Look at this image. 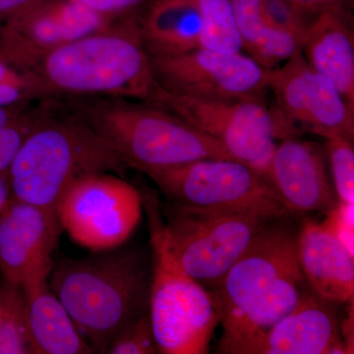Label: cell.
<instances>
[{
	"instance_id": "8992f818",
	"label": "cell",
	"mask_w": 354,
	"mask_h": 354,
	"mask_svg": "<svg viewBox=\"0 0 354 354\" xmlns=\"http://www.w3.org/2000/svg\"><path fill=\"white\" fill-rule=\"evenodd\" d=\"M148 101L220 142L235 160L265 178L276 140L298 133L277 108H269L262 99H202L169 92L157 84Z\"/></svg>"
},
{
	"instance_id": "2e32d148",
	"label": "cell",
	"mask_w": 354,
	"mask_h": 354,
	"mask_svg": "<svg viewBox=\"0 0 354 354\" xmlns=\"http://www.w3.org/2000/svg\"><path fill=\"white\" fill-rule=\"evenodd\" d=\"M297 253L305 281L315 295L334 304L353 301V254L323 223L302 221Z\"/></svg>"
},
{
	"instance_id": "44dd1931",
	"label": "cell",
	"mask_w": 354,
	"mask_h": 354,
	"mask_svg": "<svg viewBox=\"0 0 354 354\" xmlns=\"http://www.w3.org/2000/svg\"><path fill=\"white\" fill-rule=\"evenodd\" d=\"M201 14L200 48L241 53L243 46L230 0H198Z\"/></svg>"
},
{
	"instance_id": "7a4b0ae2",
	"label": "cell",
	"mask_w": 354,
	"mask_h": 354,
	"mask_svg": "<svg viewBox=\"0 0 354 354\" xmlns=\"http://www.w3.org/2000/svg\"><path fill=\"white\" fill-rule=\"evenodd\" d=\"M50 288L94 353L149 313L151 279L146 257L116 248L53 266Z\"/></svg>"
},
{
	"instance_id": "4dcf8cb0",
	"label": "cell",
	"mask_w": 354,
	"mask_h": 354,
	"mask_svg": "<svg viewBox=\"0 0 354 354\" xmlns=\"http://www.w3.org/2000/svg\"><path fill=\"white\" fill-rule=\"evenodd\" d=\"M288 1L304 10V12L317 16L326 9L342 6L344 0H288Z\"/></svg>"
},
{
	"instance_id": "83f0119b",
	"label": "cell",
	"mask_w": 354,
	"mask_h": 354,
	"mask_svg": "<svg viewBox=\"0 0 354 354\" xmlns=\"http://www.w3.org/2000/svg\"><path fill=\"white\" fill-rule=\"evenodd\" d=\"M43 115L29 113L18 122L0 130V171H8L23 141Z\"/></svg>"
},
{
	"instance_id": "ac0fdd59",
	"label": "cell",
	"mask_w": 354,
	"mask_h": 354,
	"mask_svg": "<svg viewBox=\"0 0 354 354\" xmlns=\"http://www.w3.org/2000/svg\"><path fill=\"white\" fill-rule=\"evenodd\" d=\"M23 291L31 354L95 353L48 283Z\"/></svg>"
},
{
	"instance_id": "52a82bcc",
	"label": "cell",
	"mask_w": 354,
	"mask_h": 354,
	"mask_svg": "<svg viewBox=\"0 0 354 354\" xmlns=\"http://www.w3.org/2000/svg\"><path fill=\"white\" fill-rule=\"evenodd\" d=\"M165 209L167 223L156 218L165 249L176 265L209 292L272 220L174 204Z\"/></svg>"
},
{
	"instance_id": "f546056e",
	"label": "cell",
	"mask_w": 354,
	"mask_h": 354,
	"mask_svg": "<svg viewBox=\"0 0 354 354\" xmlns=\"http://www.w3.org/2000/svg\"><path fill=\"white\" fill-rule=\"evenodd\" d=\"M44 0H0V27Z\"/></svg>"
},
{
	"instance_id": "4316f807",
	"label": "cell",
	"mask_w": 354,
	"mask_h": 354,
	"mask_svg": "<svg viewBox=\"0 0 354 354\" xmlns=\"http://www.w3.org/2000/svg\"><path fill=\"white\" fill-rule=\"evenodd\" d=\"M106 353H158L157 344L149 313L123 330L111 342Z\"/></svg>"
},
{
	"instance_id": "4fadbf2b",
	"label": "cell",
	"mask_w": 354,
	"mask_h": 354,
	"mask_svg": "<svg viewBox=\"0 0 354 354\" xmlns=\"http://www.w3.org/2000/svg\"><path fill=\"white\" fill-rule=\"evenodd\" d=\"M60 227L57 211L11 197L0 214V272L6 283L23 290L48 283Z\"/></svg>"
},
{
	"instance_id": "e0dca14e",
	"label": "cell",
	"mask_w": 354,
	"mask_h": 354,
	"mask_svg": "<svg viewBox=\"0 0 354 354\" xmlns=\"http://www.w3.org/2000/svg\"><path fill=\"white\" fill-rule=\"evenodd\" d=\"M310 66L327 78L354 113V43L342 6L316 16L301 46Z\"/></svg>"
},
{
	"instance_id": "603a6c76",
	"label": "cell",
	"mask_w": 354,
	"mask_h": 354,
	"mask_svg": "<svg viewBox=\"0 0 354 354\" xmlns=\"http://www.w3.org/2000/svg\"><path fill=\"white\" fill-rule=\"evenodd\" d=\"M51 92L35 70L0 59V106H22Z\"/></svg>"
},
{
	"instance_id": "7c38bea8",
	"label": "cell",
	"mask_w": 354,
	"mask_h": 354,
	"mask_svg": "<svg viewBox=\"0 0 354 354\" xmlns=\"http://www.w3.org/2000/svg\"><path fill=\"white\" fill-rule=\"evenodd\" d=\"M268 88L274 95L277 109L297 132L353 141V111L335 86L310 66L301 50L268 70Z\"/></svg>"
},
{
	"instance_id": "9a60e30c",
	"label": "cell",
	"mask_w": 354,
	"mask_h": 354,
	"mask_svg": "<svg viewBox=\"0 0 354 354\" xmlns=\"http://www.w3.org/2000/svg\"><path fill=\"white\" fill-rule=\"evenodd\" d=\"M335 305L313 291H304L292 310L261 335L249 354L348 353Z\"/></svg>"
},
{
	"instance_id": "30bf717a",
	"label": "cell",
	"mask_w": 354,
	"mask_h": 354,
	"mask_svg": "<svg viewBox=\"0 0 354 354\" xmlns=\"http://www.w3.org/2000/svg\"><path fill=\"white\" fill-rule=\"evenodd\" d=\"M143 198L132 184L109 172L76 181L57 203L60 227L93 253L124 245L142 218Z\"/></svg>"
},
{
	"instance_id": "d6a6232c",
	"label": "cell",
	"mask_w": 354,
	"mask_h": 354,
	"mask_svg": "<svg viewBox=\"0 0 354 354\" xmlns=\"http://www.w3.org/2000/svg\"><path fill=\"white\" fill-rule=\"evenodd\" d=\"M11 197H12V189H11L8 171H0V214L6 209Z\"/></svg>"
},
{
	"instance_id": "3957f363",
	"label": "cell",
	"mask_w": 354,
	"mask_h": 354,
	"mask_svg": "<svg viewBox=\"0 0 354 354\" xmlns=\"http://www.w3.org/2000/svg\"><path fill=\"white\" fill-rule=\"evenodd\" d=\"M124 167L82 115L55 120L44 114L16 153L8 176L14 198L57 211L60 198L76 181Z\"/></svg>"
},
{
	"instance_id": "5bb4252c",
	"label": "cell",
	"mask_w": 354,
	"mask_h": 354,
	"mask_svg": "<svg viewBox=\"0 0 354 354\" xmlns=\"http://www.w3.org/2000/svg\"><path fill=\"white\" fill-rule=\"evenodd\" d=\"M266 179L291 215L328 213L337 205L325 150L293 137L277 145Z\"/></svg>"
},
{
	"instance_id": "cb8c5ba5",
	"label": "cell",
	"mask_w": 354,
	"mask_h": 354,
	"mask_svg": "<svg viewBox=\"0 0 354 354\" xmlns=\"http://www.w3.org/2000/svg\"><path fill=\"white\" fill-rule=\"evenodd\" d=\"M51 10L66 43L109 29L113 18L95 12L74 0H50Z\"/></svg>"
},
{
	"instance_id": "277c9868",
	"label": "cell",
	"mask_w": 354,
	"mask_h": 354,
	"mask_svg": "<svg viewBox=\"0 0 354 354\" xmlns=\"http://www.w3.org/2000/svg\"><path fill=\"white\" fill-rule=\"evenodd\" d=\"M34 70L51 93L148 100L157 85L142 28L133 22L62 44Z\"/></svg>"
},
{
	"instance_id": "d6986e66",
	"label": "cell",
	"mask_w": 354,
	"mask_h": 354,
	"mask_svg": "<svg viewBox=\"0 0 354 354\" xmlns=\"http://www.w3.org/2000/svg\"><path fill=\"white\" fill-rule=\"evenodd\" d=\"M198 0H156L142 27L150 55H180L200 48Z\"/></svg>"
},
{
	"instance_id": "ba28073f",
	"label": "cell",
	"mask_w": 354,
	"mask_h": 354,
	"mask_svg": "<svg viewBox=\"0 0 354 354\" xmlns=\"http://www.w3.org/2000/svg\"><path fill=\"white\" fill-rule=\"evenodd\" d=\"M150 220L153 264L149 316L158 353H208L220 324L213 298L167 252L152 209Z\"/></svg>"
},
{
	"instance_id": "ffe728a7",
	"label": "cell",
	"mask_w": 354,
	"mask_h": 354,
	"mask_svg": "<svg viewBox=\"0 0 354 354\" xmlns=\"http://www.w3.org/2000/svg\"><path fill=\"white\" fill-rule=\"evenodd\" d=\"M244 50L265 69L283 64L301 46L297 39L270 27L261 14V0H230Z\"/></svg>"
},
{
	"instance_id": "5b68a950",
	"label": "cell",
	"mask_w": 354,
	"mask_h": 354,
	"mask_svg": "<svg viewBox=\"0 0 354 354\" xmlns=\"http://www.w3.org/2000/svg\"><path fill=\"white\" fill-rule=\"evenodd\" d=\"M82 111L125 165L144 174L206 158H234L220 142L158 106L97 102Z\"/></svg>"
},
{
	"instance_id": "f1b7e54d",
	"label": "cell",
	"mask_w": 354,
	"mask_h": 354,
	"mask_svg": "<svg viewBox=\"0 0 354 354\" xmlns=\"http://www.w3.org/2000/svg\"><path fill=\"white\" fill-rule=\"evenodd\" d=\"M328 214L329 220L323 225L353 254V204L337 203Z\"/></svg>"
},
{
	"instance_id": "6da1fadb",
	"label": "cell",
	"mask_w": 354,
	"mask_h": 354,
	"mask_svg": "<svg viewBox=\"0 0 354 354\" xmlns=\"http://www.w3.org/2000/svg\"><path fill=\"white\" fill-rule=\"evenodd\" d=\"M295 216L272 218L218 286L209 291L223 335L218 353L249 354L258 339L292 310L305 278L298 261Z\"/></svg>"
},
{
	"instance_id": "8fae6325",
	"label": "cell",
	"mask_w": 354,
	"mask_h": 354,
	"mask_svg": "<svg viewBox=\"0 0 354 354\" xmlns=\"http://www.w3.org/2000/svg\"><path fill=\"white\" fill-rule=\"evenodd\" d=\"M156 82L176 94L214 100L261 99L268 70L249 55L197 50L150 55Z\"/></svg>"
},
{
	"instance_id": "484cf974",
	"label": "cell",
	"mask_w": 354,
	"mask_h": 354,
	"mask_svg": "<svg viewBox=\"0 0 354 354\" xmlns=\"http://www.w3.org/2000/svg\"><path fill=\"white\" fill-rule=\"evenodd\" d=\"M260 8L263 18L270 27L297 39L300 46L316 18L288 0H261Z\"/></svg>"
},
{
	"instance_id": "1f68e13d",
	"label": "cell",
	"mask_w": 354,
	"mask_h": 354,
	"mask_svg": "<svg viewBox=\"0 0 354 354\" xmlns=\"http://www.w3.org/2000/svg\"><path fill=\"white\" fill-rule=\"evenodd\" d=\"M74 1L79 2L95 12L101 13L108 17L113 18L114 16L118 15L116 12L114 0H74Z\"/></svg>"
},
{
	"instance_id": "9c48e42d",
	"label": "cell",
	"mask_w": 354,
	"mask_h": 354,
	"mask_svg": "<svg viewBox=\"0 0 354 354\" xmlns=\"http://www.w3.org/2000/svg\"><path fill=\"white\" fill-rule=\"evenodd\" d=\"M146 174L176 206L265 218L293 216L262 174L234 158H206Z\"/></svg>"
},
{
	"instance_id": "836d02e7",
	"label": "cell",
	"mask_w": 354,
	"mask_h": 354,
	"mask_svg": "<svg viewBox=\"0 0 354 354\" xmlns=\"http://www.w3.org/2000/svg\"><path fill=\"white\" fill-rule=\"evenodd\" d=\"M143 0H114L116 12L122 14L136 8Z\"/></svg>"
},
{
	"instance_id": "d4e9b609",
	"label": "cell",
	"mask_w": 354,
	"mask_h": 354,
	"mask_svg": "<svg viewBox=\"0 0 354 354\" xmlns=\"http://www.w3.org/2000/svg\"><path fill=\"white\" fill-rule=\"evenodd\" d=\"M326 155L329 158L334 189L339 202L353 204V141L342 137L326 139Z\"/></svg>"
},
{
	"instance_id": "7402d4cb",
	"label": "cell",
	"mask_w": 354,
	"mask_h": 354,
	"mask_svg": "<svg viewBox=\"0 0 354 354\" xmlns=\"http://www.w3.org/2000/svg\"><path fill=\"white\" fill-rule=\"evenodd\" d=\"M31 354L27 304L20 286L0 288V354Z\"/></svg>"
}]
</instances>
